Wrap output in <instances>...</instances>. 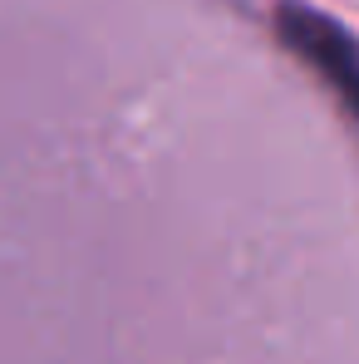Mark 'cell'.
Instances as JSON below:
<instances>
[{
  "label": "cell",
  "mask_w": 359,
  "mask_h": 364,
  "mask_svg": "<svg viewBox=\"0 0 359 364\" xmlns=\"http://www.w3.org/2000/svg\"><path fill=\"white\" fill-rule=\"evenodd\" d=\"M281 35H286V45L296 50L300 60L315 64L335 84V94L359 114V45L355 40L330 15H315L305 5H286L281 10Z\"/></svg>",
  "instance_id": "cell-1"
}]
</instances>
